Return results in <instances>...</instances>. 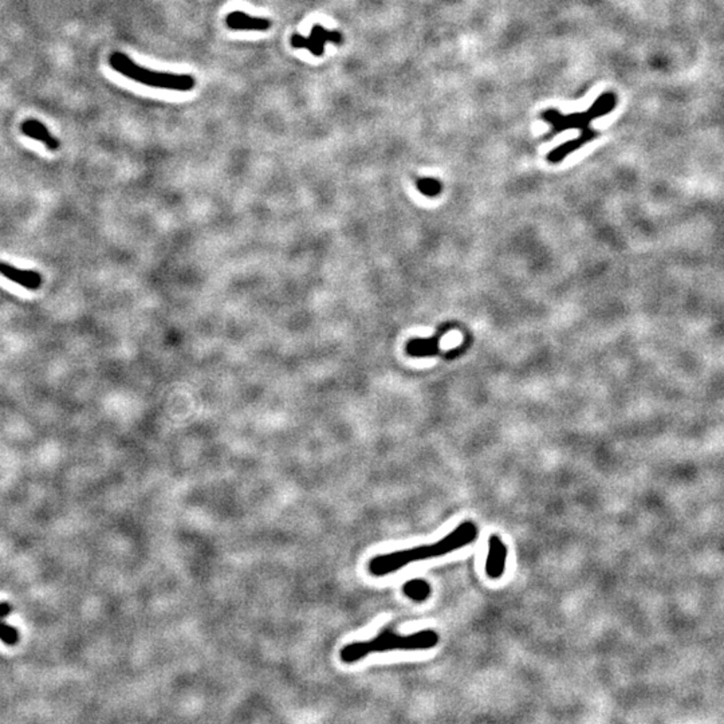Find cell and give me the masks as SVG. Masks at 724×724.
<instances>
[{"label": "cell", "mask_w": 724, "mask_h": 724, "mask_svg": "<svg viewBox=\"0 0 724 724\" xmlns=\"http://www.w3.org/2000/svg\"><path fill=\"white\" fill-rule=\"evenodd\" d=\"M479 537V528L472 521H466L453 528L452 531L441 540L430 544L416 546L412 549L398 550L388 554L376 556L368 565L369 573L375 577H385L396 573L400 569L418 561H427L437 557L447 556L455 550H460L469 546Z\"/></svg>", "instance_id": "6da1fadb"}, {"label": "cell", "mask_w": 724, "mask_h": 724, "mask_svg": "<svg viewBox=\"0 0 724 724\" xmlns=\"http://www.w3.org/2000/svg\"><path fill=\"white\" fill-rule=\"evenodd\" d=\"M437 644L439 634L434 629H425L412 634H398L391 629H384L368 641H356L345 645L340 652V657L346 664H353L373 653L430 651Z\"/></svg>", "instance_id": "7a4b0ae2"}, {"label": "cell", "mask_w": 724, "mask_h": 724, "mask_svg": "<svg viewBox=\"0 0 724 724\" xmlns=\"http://www.w3.org/2000/svg\"><path fill=\"white\" fill-rule=\"evenodd\" d=\"M109 65L113 70L139 84H143L145 86L176 91H189L195 88V79L191 75L152 72L149 69L139 66L127 55L123 53H113L110 55Z\"/></svg>", "instance_id": "3957f363"}, {"label": "cell", "mask_w": 724, "mask_h": 724, "mask_svg": "<svg viewBox=\"0 0 724 724\" xmlns=\"http://www.w3.org/2000/svg\"><path fill=\"white\" fill-rule=\"evenodd\" d=\"M615 95L613 93L602 94L597 101L592 105V108L581 113H572L563 116L556 109H549L541 113V118L550 124L551 130L547 133V137L556 136L561 132L569 129H581V132L590 130V123L598 117H602L612 111L615 107Z\"/></svg>", "instance_id": "277c9868"}, {"label": "cell", "mask_w": 724, "mask_h": 724, "mask_svg": "<svg viewBox=\"0 0 724 724\" xmlns=\"http://www.w3.org/2000/svg\"><path fill=\"white\" fill-rule=\"evenodd\" d=\"M343 40V36L338 31H327L324 26L314 24L308 38L299 34L291 36V46L295 49H308L311 54L321 56L325 52L326 42L341 45Z\"/></svg>", "instance_id": "5b68a950"}, {"label": "cell", "mask_w": 724, "mask_h": 724, "mask_svg": "<svg viewBox=\"0 0 724 724\" xmlns=\"http://www.w3.org/2000/svg\"><path fill=\"white\" fill-rule=\"evenodd\" d=\"M507 546L503 540L494 534L489 538V550L486 558V574L491 579H499L503 577L506 570Z\"/></svg>", "instance_id": "8992f818"}, {"label": "cell", "mask_w": 724, "mask_h": 724, "mask_svg": "<svg viewBox=\"0 0 724 724\" xmlns=\"http://www.w3.org/2000/svg\"><path fill=\"white\" fill-rule=\"evenodd\" d=\"M0 275L7 278L8 281L17 283L24 289L36 290L40 289L42 286V276L39 272L33 270H20L14 266H10L4 262H0Z\"/></svg>", "instance_id": "52a82bcc"}, {"label": "cell", "mask_w": 724, "mask_h": 724, "mask_svg": "<svg viewBox=\"0 0 724 724\" xmlns=\"http://www.w3.org/2000/svg\"><path fill=\"white\" fill-rule=\"evenodd\" d=\"M597 136V132L593 130V129H590L588 132H581V134H579L577 139L570 140V141H567L565 144L557 146L551 152H549V155L546 156V160L550 164L561 163L570 153L579 150V148H582L583 145L588 144L589 141L595 140Z\"/></svg>", "instance_id": "ba28073f"}, {"label": "cell", "mask_w": 724, "mask_h": 724, "mask_svg": "<svg viewBox=\"0 0 724 724\" xmlns=\"http://www.w3.org/2000/svg\"><path fill=\"white\" fill-rule=\"evenodd\" d=\"M226 24L233 30L246 31H266L272 27V22L266 18H256L246 13L235 11L227 15Z\"/></svg>", "instance_id": "9c48e42d"}, {"label": "cell", "mask_w": 724, "mask_h": 724, "mask_svg": "<svg viewBox=\"0 0 724 724\" xmlns=\"http://www.w3.org/2000/svg\"><path fill=\"white\" fill-rule=\"evenodd\" d=\"M451 327L450 326H443L440 327L439 333L431 337V338H416V340H411L408 344H407V353L411 356V357H432L439 354V343H440V338L446 334V331H448Z\"/></svg>", "instance_id": "30bf717a"}, {"label": "cell", "mask_w": 724, "mask_h": 724, "mask_svg": "<svg viewBox=\"0 0 724 724\" xmlns=\"http://www.w3.org/2000/svg\"><path fill=\"white\" fill-rule=\"evenodd\" d=\"M20 130L24 136L45 144L49 150H58L61 146L59 141L50 133V130L45 127L40 121L34 120V118L23 121Z\"/></svg>", "instance_id": "8fae6325"}, {"label": "cell", "mask_w": 724, "mask_h": 724, "mask_svg": "<svg viewBox=\"0 0 724 724\" xmlns=\"http://www.w3.org/2000/svg\"><path fill=\"white\" fill-rule=\"evenodd\" d=\"M11 613V606L6 602H0V641L6 645L14 647L19 643L18 629L8 625L4 618Z\"/></svg>", "instance_id": "7c38bea8"}, {"label": "cell", "mask_w": 724, "mask_h": 724, "mask_svg": "<svg viewBox=\"0 0 724 724\" xmlns=\"http://www.w3.org/2000/svg\"><path fill=\"white\" fill-rule=\"evenodd\" d=\"M402 592L404 595L416 602H421V601H425L427 598L431 596V585L424 581V579H411V581H407L402 586Z\"/></svg>", "instance_id": "4fadbf2b"}, {"label": "cell", "mask_w": 724, "mask_h": 724, "mask_svg": "<svg viewBox=\"0 0 724 724\" xmlns=\"http://www.w3.org/2000/svg\"><path fill=\"white\" fill-rule=\"evenodd\" d=\"M441 188L443 187H441L440 181L436 180V179L425 178V179L417 180V189L420 191V194H423L427 198H436L437 195H440Z\"/></svg>", "instance_id": "5bb4252c"}]
</instances>
